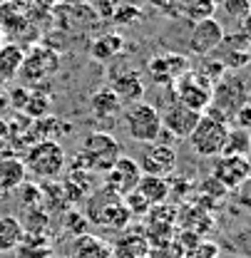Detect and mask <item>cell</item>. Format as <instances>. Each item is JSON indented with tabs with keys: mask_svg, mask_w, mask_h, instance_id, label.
Instances as JSON below:
<instances>
[{
	"mask_svg": "<svg viewBox=\"0 0 251 258\" xmlns=\"http://www.w3.org/2000/svg\"><path fill=\"white\" fill-rule=\"evenodd\" d=\"M122 157V147L120 142L107 134V132H90L82 139L77 164L82 169H87L90 174H107L112 169V164Z\"/></svg>",
	"mask_w": 251,
	"mask_h": 258,
	"instance_id": "1",
	"label": "cell"
},
{
	"mask_svg": "<svg viewBox=\"0 0 251 258\" xmlns=\"http://www.w3.org/2000/svg\"><path fill=\"white\" fill-rule=\"evenodd\" d=\"M87 221L90 224H97L102 228H112V231H125L129 221H132V214L127 211L122 196L107 191L105 186L92 191L87 199Z\"/></svg>",
	"mask_w": 251,
	"mask_h": 258,
	"instance_id": "2",
	"label": "cell"
},
{
	"mask_svg": "<svg viewBox=\"0 0 251 258\" xmlns=\"http://www.w3.org/2000/svg\"><path fill=\"white\" fill-rule=\"evenodd\" d=\"M229 129L231 127H229L226 119L204 112L199 117L194 132L189 134L187 139H189V144H191V149H194V154H199L204 159H214V157H221V152H224Z\"/></svg>",
	"mask_w": 251,
	"mask_h": 258,
	"instance_id": "3",
	"label": "cell"
},
{
	"mask_svg": "<svg viewBox=\"0 0 251 258\" xmlns=\"http://www.w3.org/2000/svg\"><path fill=\"white\" fill-rule=\"evenodd\" d=\"M25 169L32 176L42 179V181H53L58 179L67 166V154H65L60 142H50V139H40L35 142L28 154H25Z\"/></svg>",
	"mask_w": 251,
	"mask_h": 258,
	"instance_id": "4",
	"label": "cell"
},
{
	"mask_svg": "<svg viewBox=\"0 0 251 258\" xmlns=\"http://www.w3.org/2000/svg\"><path fill=\"white\" fill-rule=\"evenodd\" d=\"M174 99L182 102L184 107L204 114L212 107V97H214V85L199 72V70H187L179 80H174L172 85Z\"/></svg>",
	"mask_w": 251,
	"mask_h": 258,
	"instance_id": "5",
	"label": "cell"
},
{
	"mask_svg": "<svg viewBox=\"0 0 251 258\" xmlns=\"http://www.w3.org/2000/svg\"><path fill=\"white\" fill-rule=\"evenodd\" d=\"M125 119V129L129 134V139L142 142V144H155L162 132V119H159V109L147 104V102H134L127 104V109L122 112Z\"/></svg>",
	"mask_w": 251,
	"mask_h": 258,
	"instance_id": "6",
	"label": "cell"
},
{
	"mask_svg": "<svg viewBox=\"0 0 251 258\" xmlns=\"http://www.w3.org/2000/svg\"><path fill=\"white\" fill-rule=\"evenodd\" d=\"M249 102V87L239 75H224L219 82L214 85V97H212V107L207 109L209 114H217L221 119H231L234 112Z\"/></svg>",
	"mask_w": 251,
	"mask_h": 258,
	"instance_id": "7",
	"label": "cell"
},
{
	"mask_svg": "<svg viewBox=\"0 0 251 258\" xmlns=\"http://www.w3.org/2000/svg\"><path fill=\"white\" fill-rule=\"evenodd\" d=\"M58 70H60V55L53 47H47V45H35V47H30L25 52L18 75L25 80V87H28V82L37 85V82L50 80Z\"/></svg>",
	"mask_w": 251,
	"mask_h": 258,
	"instance_id": "8",
	"label": "cell"
},
{
	"mask_svg": "<svg viewBox=\"0 0 251 258\" xmlns=\"http://www.w3.org/2000/svg\"><path fill=\"white\" fill-rule=\"evenodd\" d=\"M142 179V169L132 157H120L112 164V169L105 174V189L117 196H127L129 191L137 189Z\"/></svg>",
	"mask_w": 251,
	"mask_h": 258,
	"instance_id": "9",
	"label": "cell"
},
{
	"mask_svg": "<svg viewBox=\"0 0 251 258\" xmlns=\"http://www.w3.org/2000/svg\"><path fill=\"white\" fill-rule=\"evenodd\" d=\"M187 70H191L189 60L184 55H177V52H162V55H155L147 62L149 80L157 82V85H167V87H172L174 80H179Z\"/></svg>",
	"mask_w": 251,
	"mask_h": 258,
	"instance_id": "10",
	"label": "cell"
},
{
	"mask_svg": "<svg viewBox=\"0 0 251 258\" xmlns=\"http://www.w3.org/2000/svg\"><path fill=\"white\" fill-rule=\"evenodd\" d=\"M199 112L184 107L182 102L172 99L162 112H159V119H162V129H167L172 137H179V139H187L189 134L194 132L196 122H199Z\"/></svg>",
	"mask_w": 251,
	"mask_h": 258,
	"instance_id": "11",
	"label": "cell"
},
{
	"mask_svg": "<svg viewBox=\"0 0 251 258\" xmlns=\"http://www.w3.org/2000/svg\"><path fill=\"white\" fill-rule=\"evenodd\" d=\"M224 28L217 18H207V20H199L194 23V28L189 32V50L194 55H202V57H209L224 40Z\"/></svg>",
	"mask_w": 251,
	"mask_h": 258,
	"instance_id": "12",
	"label": "cell"
},
{
	"mask_svg": "<svg viewBox=\"0 0 251 258\" xmlns=\"http://www.w3.org/2000/svg\"><path fill=\"white\" fill-rule=\"evenodd\" d=\"M226 191L231 189H239L246 179H251V169H249V159L244 157H226L221 154L214 161V174H212Z\"/></svg>",
	"mask_w": 251,
	"mask_h": 258,
	"instance_id": "13",
	"label": "cell"
},
{
	"mask_svg": "<svg viewBox=\"0 0 251 258\" xmlns=\"http://www.w3.org/2000/svg\"><path fill=\"white\" fill-rule=\"evenodd\" d=\"M142 174L152 176H169L177 169V152L172 144H147L142 161H137Z\"/></svg>",
	"mask_w": 251,
	"mask_h": 258,
	"instance_id": "14",
	"label": "cell"
},
{
	"mask_svg": "<svg viewBox=\"0 0 251 258\" xmlns=\"http://www.w3.org/2000/svg\"><path fill=\"white\" fill-rule=\"evenodd\" d=\"M110 90L117 95V99L122 104H134V102H142V97L147 92L144 87V80L137 70L125 67V70H115L112 72V85Z\"/></svg>",
	"mask_w": 251,
	"mask_h": 258,
	"instance_id": "15",
	"label": "cell"
},
{
	"mask_svg": "<svg viewBox=\"0 0 251 258\" xmlns=\"http://www.w3.org/2000/svg\"><path fill=\"white\" fill-rule=\"evenodd\" d=\"M217 50H224L221 52V57H217L224 67H226V72L229 70H241V67H249L251 62V42L241 35V32H236V35H224V40H221V45ZM214 50V52H217Z\"/></svg>",
	"mask_w": 251,
	"mask_h": 258,
	"instance_id": "16",
	"label": "cell"
},
{
	"mask_svg": "<svg viewBox=\"0 0 251 258\" xmlns=\"http://www.w3.org/2000/svg\"><path fill=\"white\" fill-rule=\"evenodd\" d=\"M112 246V256L115 258H139L144 253H149V241L144 236L142 228H134V231H127V233H120Z\"/></svg>",
	"mask_w": 251,
	"mask_h": 258,
	"instance_id": "17",
	"label": "cell"
},
{
	"mask_svg": "<svg viewBox=\"0 0 251 258\" xmlns=\"http://www.w3.org/2000/svg\"><path fill=\"white\" fill-rule=\"evenodd\" d=\"M122 102L117 99V95L110 87H99L92 97H90V112L94 119H117L122 114Z\"/></svg>",
	"mask_w": 251,
	"mask_h": 258,
	"instance_id": "18",
	"label": "cell"
},
{
	"mask_svg": "<svg viewBox=\"0 0 251 258\" xmlns=\"http://www.w3.org/2000/svg\"><path fill=\"white\" fill-rule=\"evenodd\" d=\"M70 258H115L112 256V246L94 236V233H82L72 241V253Z\"/></svg>",
	"mask_w": 251,
	"mask_h": 258,
	"instance_id": "19",
	"label": "cell"
},
{
	"mask_svg": "<svg viewBox=\"0 0 251 258\" xmlns=\"http://www.w3.org/2000/svg\"><path fill=\"white\" fill-rule=\"evenodd\" d=\"M122 52H125V37L117 35V32L99 35V37H94L90 42V55L97 62H110V60H115Z\"/></svg>",
	"mask_w": 251,
	"mask_h": 258,
	"instance_id": "20",
	"label": "cell"
},
{
	"mask_svg": "<svg viewBox=\"0 0 251 258\" xmlns=\"http://www.w3.org/2000/svg\"><path fill=\"white\" fill-rule=\"evenodd\" d=\"M134 191L142 194L152 206H157V204H167V199H169V194H172V184H169L167 176L142 174V179H139V184H137Z\"/></svg>",
	"mask_w": 251,
	"mask_h": 258,
	"instance_id": "21",
	"label": "cell"
},
{
	"mask_svg": "<svg viewBox=\"0 0 251 258\" xmlns=\"http://www.w3.org/2000/svg\"><path fill=\"white\" fill-rule=\"evenodd\" d=\"M23 57H25V50L20 45H15V42H3L0 45V85L18 77Z\"/></svg>",
	"mask_w": 251,
	"mask_h": 258,
	"instance_id": "22",
	"label": "cell"
},
{
	"mask_svg": "<svg viewBox=\"0 0 251 258\" xmlns=\"http://www.w3.org/2000/svg\"><path fill=\"white\" fill-rule=\"evenodd\" d=\"M25 179H28V169H25L23 159H18V157L0 159V186L5 191H13V189L23 186Z\"/></svg>",
	"mask_w": 251,
	"mask_h": 258,
	"instance_id": "23",
	"label": "cell"
},
{
	"mask_svg": "<svg viewBox=\"0 0 251 258\" xmlns=\"http://www.w3.org/2000/svg\"><path fill=\"white\" fill-rule=\"evenodd\" d=\"M15 258H53L50 243L40 233H23L20 243L15 246Z\"/></svg>",
	"mask_w": 251,
	"mask_h": 258,
	"instance_id": "24",
	"label": "cell"
},
{
	"mask_svg": "<svg viewBox=\"0 0 251 258\" xmlns=\"http://www.w3.org/2000/svg\"><path fill=\"white\" fill-rule=\"evenodd\" d=\"M23 233H25V228H23V221L18 216H10V214L0 216V253L13 251L20 243Z\"/></svg>",
	"mask_w": 251,
	"mask_h": 258,
	"instance_id": "25",
	"label": "cell"
},
{
	"mask_svg": "<svg viewBox=\"0 0 251 258\" xmlns=\"http://www.w3.org/2000/svg\"><path fill=\"white\" fill-rule=\"evenodd\" d=\"M40 196H42V201H40V206H45V211H67L70 209V201H67V196H65V189L60 181H45L42 186H40Z\"/></svg>",
	"mask_w": 251,
	"mask_h": 258,
	"instance_id": "26",
	"label": "cell"
},
{
	"mask_svg": "<svg viewBox=\"0 0 251 258\" xmlns=\"http://www.w3.org/2000/svg\"><path fill=\"white\" fill-rule=\"evenodd\" d=\"M226 157H251V134L249 129H229V137H226V144H224V152Z\"/></svg>",
	"mask_w": 251,
	"mask_h": 258,
	"instance_id": "27",
	"label": "cell"
},
{
	"mask_svg": "<svg viewBox=\"0 0 251 258\" xmlns=\"http://www.w3.org/2000/svg\"><path fill=\"white\" fill-rule=\"evenodd\" d=\"M214 13H217V0H182V15H187L194 23L214 18Z\"/></svg>",
	"mask_w": 251,
	"mask_h": 258,
	"instance_id": "28",
	"label": "cell"
},
{
	"mask_svg": "<svg viewBox=\"0 0 251 258\" xmlns=\"http://www.w3.org/2000/svg\"><path fill=\"white\" fill-rule=\"evenodd\" d=\"M63 224H65V231H67L72 238H77V236H82V233H90V231H87V226H90L87 216H85L82 211H77V209H67V211H65Z\"/></svg>",
	"mask_w": 251,
	"mask_h": 258,
	"instance_id": "29",
	"label": "cell"
},
{
	"mask_svg": "<svg viewBox=\"0 0 251 258\" xmlns=\"http://www.w3.org/2000/svg\"><path fill=\"white\" fill-rule=\"evenodd\" d=\"M23 112L30 117L32 122L47 117V112H50V97L47 95H32L30 92L28 102H25V107H23Z\"/></svg>",
	"mask_w": 251,
	"mask_h": 258,
	"instance_id": "30",
	"label": "cell"
},
{
	"mask_svg": "<svg viewBox=\"0 0 251 258\" xmlns=\"http://www.w3.org/2000/svg\"><path fill=\"white\" fill-rule=\"evenodd\" d=\"M196 70H199V72H202V75H204V77L212 82V85H217L221 77L226 75V67H224L217 57H207V60H202V64H199Z\"/></svg>",
	"mask_w": 251,
	"mask_h": 258,
	"instance_id": "31",
	"label": "cell"
},
{
	"mask_svg": "<svg viewBox=\"0 0 251 258\" xmlns=\"http://www.w3.org/2000/svg\"><path fill=\"white\" fill-rule=\"evenodd\" d=\"M221 10L231 18V20H241L251 13V0H221Z\"/></svg>",
	"mask_w": 251,
	"mask_h": 258,
	"instance_id": "32",
	"label": "cell"
},
{
	"mask_svg": "<svg viewBox=\"0 0 251 258\" xmlns=\"http://www.w3.org/2000/svg\"><path fill=\"white\" fill-rule=\"evenodd\" d=\"M122 201H125L127 211H129L132 216H144V214L152 209V204H149L142 194H137V191H129L127 196H122Z\"/></svg>",
	"mask_w": 251,
	"mask_h": 258,
	"instance_id": "33",
	"label": "cell"
},
{
	"mask_svg": "<svg viewBox=\"0 0 251 258\" xmlns=\"http://www.w3.org/2000/svg\"><path fill=\"white\" fill-rule=\"evenodd\" d=\"M217 256H219V246L214 241H204V238H199L184 253V258H217Z\"/></svg>",
	"mask_w": 251,
	"mask_h": 258,
	"instance_id": "34",
	"label": "cell"
},
{
	"mask_svg": "<svg viewBox=\"0 0 251 258\" xmlns=\"http://www.w3.org/2000/svg\"><path fill=\"white\" fill-rule=\"evenodd\" d=\"M18 196H20V204L25 209H37L42 196H40V184H23L18 186Z\"/></svg>",
	"mask_w": 251,
	"mask_h": 258,
	"instance_id": "35",
	"label": "cell"
},
{
	"mask_svg": "<svg viewBox=\"0 0 251 258\" xmlns=\"http://www.w3.org/2000/svg\"><path fill=\"white\" fill-rule=\"evenodd\" d=\"M112 20H115V23H120V25H125V23H137V20H142V10L127 3L125 8H117V10H115Z\"/></svg>",
	"mask_w": 251,
	"mask_h": 258,
	"instance_id": "36",
	"label": "cell"
},
{
	"mask_svg": "<svg viewBox=\"0 0 251 258\" xmlns=\"http://www.w3.org/2000/svg\"><path fill=\"white\" fill-rule=\"evenodd\" d=\"M28 97H30V90H28V87H13V90L8 92V104H10L13 109L23 112V107H25Z\"/></svg>",
	"mask_w": 251,
	"mask_h": 258,
	"instance_id": "37",
	"label": "cell"
},
{
	"mask_svg": "<svg viewBox=\"0 0 251 258\" xmlns=\"http://www.w3.org/2000/svg\"><path fill=\"white\" fill-rule=\"evenodd\" d=\"M199 189H202V194H207L204 199H219V196H224V194H226V189L221 186L214 176H209L207 181H202V186H199Z\"/></svg>",
	"mask_w": 251,
	"mask_h": 258,
	"instance_id": "38",
	"label": "cell"
},
{
	"mask_svg": "<svg viewBox=\"0 0 251 258\" xmlns=\"http://www.w3.org/2000/svg\"><path fill=\"white\" fill-rule=\"evenodd\" d=\"M231 119L236 122V127L239 129H251V102H244V104L234 112Z\"/></svg>",
	"mask_w": 251,
	"mask_h": 258,
	"instance_id": "39",
	"label": "cell"
},
{
	"mask_svg": "<svg viewBox=\"0 0 251 258\" xmlns=\"http://www.w3.org/2000/svg\"><path fill=\"white\" fill-rule=\"evenodd\" d=\"M152 5L164 15H182V0H152Z\"/></svg>",
	"mask_w": 251,
	"mask_h": 258,
	"instance_id": "40",
	"label": "cell"
},
{
	"mask_svg": "<svg viewBox=\"0 0 251 258\" xmlns=\"http://www.w3.org/2000/svg\"><path fill=\"white\" fill-rule=\"evenodd\" d=\"M239 32H241V35L251 42V13L246 15V18H241V20H239Z\"/></svg>",
	"mask_w": 251,
	"mask_h": 258,
	"instance_id": "41",
	"label": "cell"
},
{
	"mask_svg": "<svg viewBox=\"0 0 251 258\" xmlns=\"http://www.w3.org/2000/svg\"><path fill=\"white\" fill-rule=\"evenodd\" d=\"M60 5H67V8H77V5H90V0H58Z\"/></svg>",
	"mask_w": 251,
	"mask_h": 258,
	"instance_id": "42",
	"label": "cell"
},
{
	"mask_svg": "<svg viewBox=\"0 0 251 258\" xmlns=\"http://www.w3.org/2000/svg\"><path fill=\"white\" fill-rule=\"evenodd\" d=\"M8 107H10V104H8V95H0V114L8 112Z\"/></svg>",
	"mask_w": 251,
	"mask_h": 258,
	"instance_id": "43",
	"label": "cell"
},
{
	"mask_svg": "<svg viewBox=\"0 0 251 258\" xmlns=\"http://www.w3.org/2000/svg\"><path fill=\"white\" fill-rule=\"evenodd\" d=\"M37 3H42V5H53V3H58V0H37Z\"/></svg>",
	"mask_w": 251,
	"mask_h": 258,
	"instance_id": "44",
	"label": "cell"
},
{
	"mask_svg": "<svg viewBox=\"0 0 251 258\" xmlns=\"http://www.w3.org/2000/svg\"><path fill=\"white\" fill-rule=\"evenodd\" d=\"M139 258H155V253L149 251V253H144V256H139Z\"/></svg>",
	"mask_w": 251,
	"mask_h": 258,
	"instance_id": "45",
	"label": "cell"
},
{
	"mask_svg": "<svg viewBox=\"0 0 251 258\" xmlns=\"http://www.w3.org/2000/svg\"><path fill=\"white\" fill-rule=\"evenodd\" d=\"M3 194H5V189H3V186H0V199H3Z\"/></svg>",
	"mask_w": 251,
	"mask_h": 258,
	"instance_id": "46",
	"label": "cell"
},
{
	"mask_svg": "<svg viewBox=\"0 0 251 258\" xmlns=\"http://www.w3.org/2000/svg\"><path fill=\"white\" fill-rule=\"evenodd\" d=\"M0 45H3V30H0Z\"/></svg>",
	"mask_w": 251,
	"mask_h": 258,
	"instance_id": "47",
	"label": "cell"
},
{
	"mask_svg": "<svg viewBox=\"0 0 251 258\" xmlns=\"http://www.w3.org/2000/svg\"><path fill=\"white\" fill-rule=\"evenodd\" d=\"M63 258H70V256H63Z\"/></svg>",
	"mask_w": 251,
	"mask_h": 258,
	"instance_id": "48",
	"label": "cell"
}]
</instances>
